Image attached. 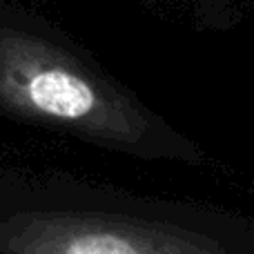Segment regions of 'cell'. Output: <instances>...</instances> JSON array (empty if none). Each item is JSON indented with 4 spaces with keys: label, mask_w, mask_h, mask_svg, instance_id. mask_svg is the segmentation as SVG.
<instances>
[{
    "label": "cell",
    "mask_w": 254,
    "mask_h": 254,
    "mask_svg": "<svg viewBox=\"0 0 254 254\" xmlns=\"http://www.w3.org/2000/svg\"><path fill=\"white\" fill-rule=\"evenodd\" d=\"M0 254H254V221L61 172L0 170Z\"/></svg>",
    "instance_id": "cell-1"
},
{
    "label": "cell",
    "mask_w": 254,
    "mask_h": 254,
    "mask_svg": "<svg viewBox=\"0 0 254 254\" xmlns=\"http://www.w3.org/2000/svg\"><path fill=\"white\" fill-rule=\"evenodd\" d=\"M0 114L147 161H203L196 143L22 13H0Z\"/></svg>",
    "instance_id": "cell-2"
}]
</instances>
